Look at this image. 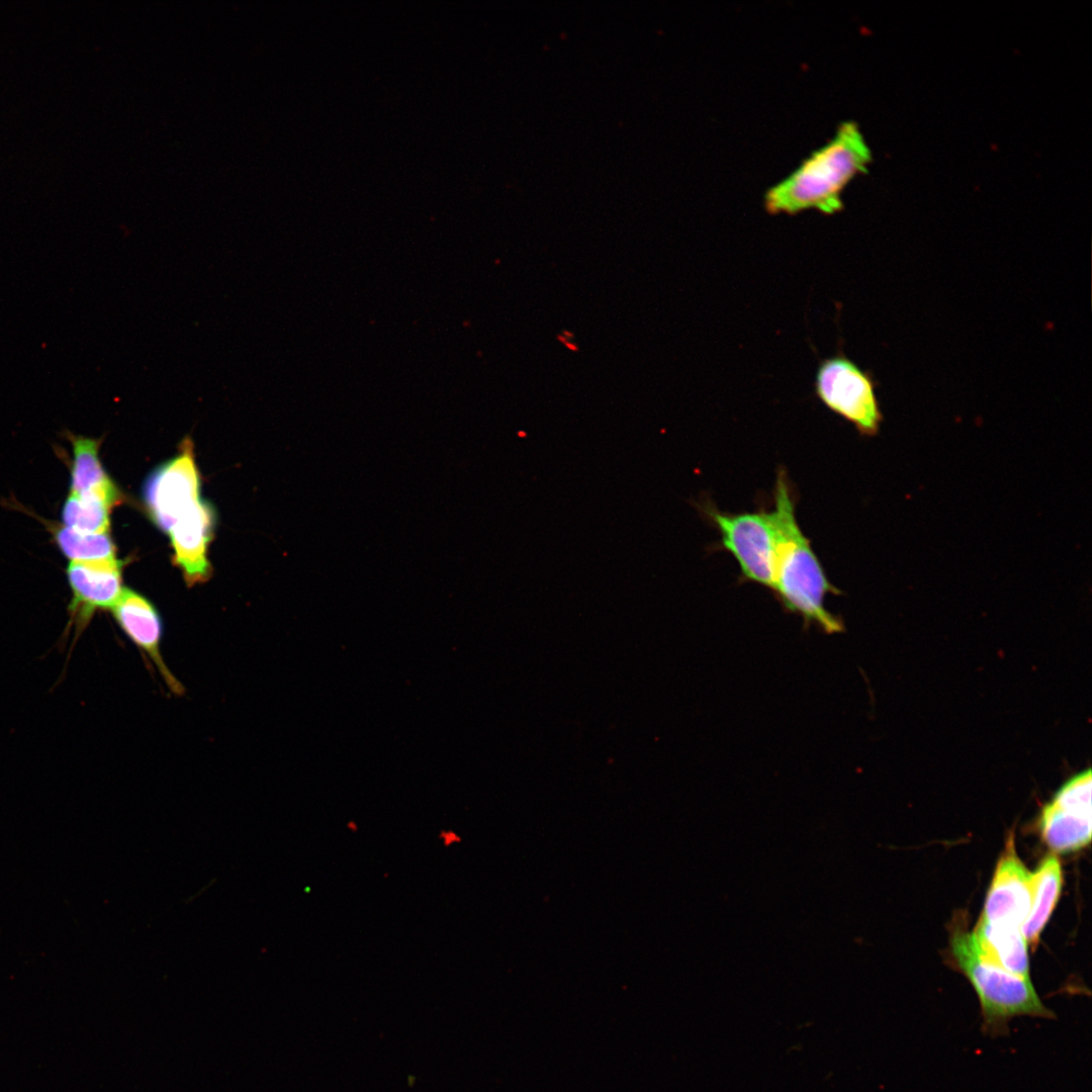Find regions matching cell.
<instances>
[{
	"instance_id": "7c38bea8",
	"label": "cell",
	"mask_w": 1092,
	"mask_h": 1092,
	"mask_svg": "<svg viewBox=\"0 0 1092 1092\" xmlns=\"http://www.w3.org/2000/svg\"><path fill=\"white\" fill-rule=\"evenodd\" d=\"M73 460L70 493L95 495L112 508L122 500V494L103 468L99 458L101 439L69 434Z\"/></svg>"
},
{
	"instance_id": "3957f363",
	"label": "cell",
	"mask_w": 1092,
	"mask_h": 1092,
	"mask_svg": "<svg viewBox=\"0 0 1092 1092\" xmlns=\"http://www.w3.org/2000/svg\"><path fill=\"white\" fill-rule=\"evenodd\" d=\"M951 950L958 967L979 998L982 1032L991 1037L1009 1033V1023L1019 1016L1053 1019L1055 1014L1037 995L1030 979L1011 974L989 962L973 933L957 930Z\"/></svg>"
},
{
	"instance_id": "52a82bcc",
	"label": "cell",
	"mask_w": 1092,
	"mask_h": 1092,
	"mask_svg": "<svg viewBox=\"0 0 1092 1092\" xmlns=\"http://www.w3.org/2000/svg\"><path fill=\"white\" fill-rule=\"evenodd\" d=\"M1091 779L1090 769L1074 776L1042 809V839L1058 853L1079 850L1091 840Z\"/></svg>"
},
{
	"instance_id": "9c48e42d",
	"label": "cell",
	"mask_w": 1092,
	"mask_h": 1092,
	"mask_svg": "<svg viewBox=\"0 0 1092 1092\" xmlns=\"http://www.w3.org/2000/svg\"><path fill=\"white\" fill-rule=\"evenodd\" d=\"M1031 907V873L1018 857L1010 834L997 863L980 919L1020 927Z\"/></svg>"
},
{
	"instance_id": "9a60e30c",
	"label": "cell",
	"mask_w": 1092,
	"mask_h": 1092,
	"mask_svg": "<svg viewBox=\"0 0 1092 1092\" xmlns=\"http://www.w3.org/2000/svg\"><path fill=\"white\" fill-rule=\"evenodd\" d=\"M55 542L70 562L116 561V548L108 534L80 532L64 525L51 528Z\"/></svg>"
},
{
	"instance_id": "8992f818",
	"label": "cell",
	"mask_w": 1092,
	"mask_h": 1092,
	"mask_svg": "<svg viewBox=\"0 0 1092 1092\" xmlns=\"http://www.w3.org/2000/svg\"><path fill=\"white\" fill-rule=\"evenodd\" d=\"M180 452L163 464L146 481L144 498L151 517L167 532L200 498V476L194 460L193 443L185 438Z\"/></svg>"
},
{
	"instance_id": "4fadbf2b",
	"label": "cell",
	"mask_w": 1092,
	"mask_h": 1092,
	"mask_svg": "<svg viewBox=\"0 0 1092 1092\" xmlns=\"http://www.w3.org/2000/svg\"><path fill=\"white\" fill-rule=\"evenodd\" d=\"M973 935L989 962L1029 979L1027 941L1020 927L991 924L980 919Z\"/></svg>"
},
{
	"instance_id": "ba28073f",
	"label": "cell",
	"mask_w": 1092,
	"mask_h": 1092,
	"mask_svg": "<svg viewBox=\"0 0 1092 1092\" xmlns=\"http://www.w3.org/2000/svg\"><path fill=\"white\" fill-rule=\"evenodd\" d=\"M121 566L120 560L69 563L66 573L72 598L65 633L66 636L72 633L73 643L82 635L97 611L111 610L119 599L124 589Z\"/></svg>"
},
{
	"instance_id": "8fae6325",
	"label": "cell",
	"mask_w": 1092,
	"mask_h": 1092,
	"mask_svg": "<svg viewBox=\"0 0 1092 1092\" xmlns=\"http://www.w3.org/2000/svg\"><path fill=\"white\" fill-rule=\"evenodd\" d=\"M213 523L214 514L211 507L200 499L168 531L174 550V560L189 585L209 578L210 564L206 552Z\"/></svg>"
},
{
	"instance_id": "7a4b0ae2",
	"label": "cell",
	"mask_w": 1092,
	"mask_h": 1092,
	"mask_svg": "<svg viewBox=\"0 0 1092 1092\" xmlns=\"http://www.w3.org/2000/svg\"><path fill=\"white\" fill-rule=\"evenodd\" d=\"M871 160V150L857 124L842 122L833 139L766 191L764 207L771 214L793 215L809 209L834 214L843 207V190L867 170Z\"/></svg>"
},
{
	"instance_id": "277c9868",
	"label": "cell",
	"mask_w": 1092,
	"mask_h": 1092,
	"mask_svg": "<svg viewBox=\"0 0 1092 1092\" xmlns=\"http://www.w3.org/2000/svg\"><path fill=\"white\" fill-rule=\"evenodd\" d=\"M720 534L721 548L737 561L741 577L769 588L775 583V529L770 512L727 513L709 502L695 505Z\"/></svg>"
},
{
	"instance_id": "30bf717a",
	"label": "cell",
	"mask_w": 1092,
	"mask_h": 1092,
	"mask_svg": "<svg viewBox=\"0 0 1092 1092\" xmlns=\"http://www.w3.org/2000/svg\"><path fill=\"white\" fill-rule=\"evenodd\" d=\"M111 611L122 632L153 662L170 692L182 695L184 686L168 667L161 652L163 622L155 606L141 594L124 587Z\"/></svg>"
},
{
	"instance_id": "2e32d148",
	"label": "cell",
	"mask_w": 1092,
	"mask_h": 1092,
	"mask_svg": "<svg viewBox=\"0 0 1092 1092\" xmlns=\"http://www.w3.org/2000/svg\"><path fill=\"white\" fill-rule=\"evenodd\" d=\"M112 507L95 495L70 493L61 512L62 525L86 533H105L109 530Z\"/></svg>"
},
{
	"instance_id": "5b68a950",
	"label": "cell",
	"mask_w": 1092,
	"mask_h": 1092,
	"mask_svg": "<svg viewBox=\"0 0 1092 1092\" xmlns=\"http://www.w3.org/2000/svg\"><path fill=\"white\" fill-rule=\"evenodd\" d=\"M815 392L834 414L862 436L878 434L883 416L870 373L842 354L823 360L816 373Z\"/></svg>"
},
{
	"instance_id": "6da1fadb",
	"label": "cell",
	"mask_w": 1092,
	"mask_h": 1092,
	"mask_svg": "<svg viewBox=\"0 0 1092 1092\" xmlns=\"http://www.w3.org/2000/svg\"><path fill=\"white\" fill-rule=\"evenodd\" d=\"M770 512L775 529V583L771 592L787 613L803 619L804 626H816L825 634L844 630L842 619L824 604L827 594L841 595L828 579L810 540L802 532L795 515L793 488L784 469L778 471Z\"/></svg>"
},
{
	"instance_id": "5bb4252c",
	"label": "cell",
	"mask_w": 1092,
	"mask_h": 1092,
	"mask_svg": "<svg viewBox=\"0 0 1092 1092\" xmlns=\"http://www.w3.org/2000/svg\"><path fill=\"white\" fill-rule=\"evenodd\" d=\"M1063 883L1061 863L1049 855L1031 873V907L1021 926L1026 941L1035 945L1059 900Z\"/></svg>"
}]
</instances>
